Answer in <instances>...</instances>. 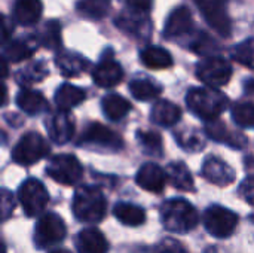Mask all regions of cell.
<instances>
[{"mask_svg": "<svg viewBox=\"0 0 254 253\" xmlns=\"http://www.w3.org/2000/svg\"><path fill=\"white\" fill-rule=\"evenodd\" d=\"M46 130L54 143L65 145L74 134V118L68 112L60 110L48 119Z\"/></svg>", "mask_w": 254, "mask_h": 253, "instance_id": "13", "label": "cell"}, {"mask_svg": "<svg viewBox=\"0 0 254 253\" xmlns=\"http://www.w3.org/2000/svg\"><path fill=\"white\" fill-rule=\"evenodd\" d=\"M113 213L116 219L127 227H140L146 222V212L140 206L129 203H119L115 206Z\"/></svg>", "mask_w": 254, "mask_h": 253, "instance_id": "28", "label": "cell"}, {"mask_svg": "<svg viewBox=\"0 0 254 253\" xmlns=\"http://www.w3.org/2000/svg\"><path fill=\"white\" fill-rule=\"evenodd\" d=\"M76 249L79 253H107L109 243L100 230L85 228L76 237Z\"/></svg>", "mask_w": 254, "mask_h": 253, "instance_id": "18", "label": "cell"}, {"mask_svg": "<svg viewBox=\"0 0 254 253\" xmlns=\"http://www.w3.org/2000/svg\"><path fill=\"white\" fill-rule=\"evenodd\" d=\"M238 215L222 206H211L204 213V227L205 230L217 239L231 237L238 227Z\"/></svg>", "mask_w": 254, "mask_h": 253, "instance_id": "7", "label": "cell"}, {"mask_svg": "<svg viewBox=\"0 0 254 253\" xmlns=\"http://www.w3.org/2000/svg\"><path fill=\"white\" fill-rule=\"evenodd\" d=\"M77 146H94L97 149L118 152L124 148V140L113 130L107 128L103 124L92 122L89 124L77 140Z\"/></svg>", "mask_w": 254, "mask_h": 253, "instance_id": "6", "label": "cell"}, {"mask_svg": "<svg viewBox=\"0 0 254 253\" xmlns=\"http://www.w3.org/2000/svg\"><path fill=\"white\" fill-rule=\"evenodd\" d=\"M18 107L28 115H40L49 109V104L42 92L33 89H21L16 95Z\"/></svg>", "mask_w": 254, "mask_h": 253, "instance_id": "24", "label": "cell"}, {"mask_svg": "<svg viewBox=\"0 0 254 253\" xmlns=\"http://www.w3.org/2000/svg\"><path fill=\"white\" fill-rule=\"evenodd\" d=\"M232 57L240 64L254 70V37L237 45L232 51Z\"/></svg>", "mask_w": 254, "mask_h": 253, "instance_id": "38", "label": "cell"}, {"mask_svg": "<svg viewBox=\"0 0 254 253\" xmlns=\"http://www.w3.org/2000/svg\"><path fill=\"white\" fill-rule=\"evenodd\" d=\"M101 107L106 118L110 121H121L129 113L131 103L119 94H107L101 100Z\"/></svg>", "mask_w": 254, "mask_h": 253, "instance_id": "27", "label": "cell"}, {"mask_svg": "<svg viewBox=\"0 0 254 253\" xmlns=\"http://www.w3.org/2000/svg\"><path fill=\"white\" fill-rule=\"evenodd\" d=\"M115 22L125 33H129L138 37L147 36L150 30V21H149L147 13H138L129 9H127L122 15H119Z\"/></svg>", "mask_w": 254, "mask_h": 253, "instance_id": "19", "label": "cell"}, {"mask_svg": "<svg viewBox=\"0 0 254 253\" xmlns=\"http://www.w3.org/2000/svg\"><path fill=\"white\" fill-rule=\"evenodd\" d=\"M188 107L198 116L208 121H214L229 106V98L216 88H192L186 97Z\"/></svg>", "mask_w": 254, "mask_h": 253, "instance_id": "2", "label": "cell"}, {"mask_svg": "<svg viewBox=\"0 0 254 253\" xmlns=\"http://www.w3.org/2000/svg\"><path fill=\"white\" fill-rule=\"evenodd\" d=\"M57 67L61 70L64 76H79L89 67V61L83 58L82 55L70 51H63L55 57Z\"/></svg>", "mask_w": 254, "mask_h": 253, "instance_id": "22", "label": "cell"}, {"mask_svg": "<svg viewBox=\"0 0 254 253\" xmlns=\"http://www.w3.org/2000/svg\"><path fill=\"white\" fill-rule=\"evenodd\" d=\"M205 133L210 139L220 142V143H226L235 149H243L247 145V137L244 134L231 131L223 122H220L217 119L208 121L205 124Z\"/></svg>", "mask_w": 254, "mask_h": 253, "instance_id": "17", "label": "cell"}, {"mask_svg": "<svg viewBox=\"0 0 254 253\" xmlns=\"http://www.w3.org/2000/svg\"><path fill=\"white\" fill-rule=\"evenodd\" d=\"M1 28H3V39L1 40H3V45H4V43L9 42V37H10V34L13 31V25L9 24V21H7L6 16L1 18Z\"/></svg>", "mask_w": 254, "mask_h": 253, "instance_id": "43", "label": "cell"}, {"mask_svg": "<svg viewBox=\"0 0 254 253\" xmlns=\"http://www.w3.org/2000/svg\"><path fill=\"white\" fill-rule=\"evenodd\" d=\"M48 73H49V70L45 66V63L43 61H36V63H31L27 67L21 69L16 73V81L21 85H31V84L43 81L48 76Z\"/></svg>", "mask_w": 254, "mask_h": 253, "instance_id": "32", "label": "cell"}, {"mask_svg": "<svg viewBox=\"0 0 254 253\" xmlns=\"http://www.w3.org/2000/svg\"><path fill=\"white\" fill-rule=\"evenodd\" d=\"M232 67L222 57H208L196 66V78L210 88H219L231 81Z\"/></svg>", "mask_w": 254, "mask_h": 253, "instance_id": "10", "label": "cell"}, {"mask_svg": "<svg viewBox=\"0 0 254 253\" xmlns=\"http://www.w3.org/2000/svg\"><path fill=\"white\" fill-rule=\"evenodd\" d=\"M51 152L46 140L34 131L25 133L12 151V158L19 166H33Z\"/></svg>", "mask_w": 254, "mask_h": 253, "instance_id": "4", "label": "cell"}, {"mask_svg": "<svg viewBox=\"0 0 254 253\" xmlns=\"http://www.w3.org/2000/svg\"><path fill=\"white\" fill-rule=\"evenodd\" d=\"M86 98V92L79 88L74 86L71 84H63L57 92H55V103L60 107V110L68 112L70 109L79 106L82 101H85Z\"/></svg>", "mask_w": 254, "mask_h": 253, "instance_id": "25", "label": "cell"}, {"mask_svg": "<svg viewBox=\"0 0 254 253\" xmlns=\"http://www.w3.org/2000/svg\"><path fill=\"white\" fill-rule=\"evenodd\" d=\"M67 234L64 221L57 213H45L36 224L34 245L37 249H48L64 240Z\"/></svg>", "mask_w": 254, "mask_h": 253, "instance_id": "8", "label": "cell"}, {"mask_svg": "<svg viewBox=\"0 0 254 253\" xmlns=\"http://www.w3.org/2000/svg\"><path fill=\"white\" fill-rule=\"evenodd\" d=\"M94 82L101 88H113L124 79V69L112 57H103L92 72Z\"/></svg>", "mask_w": 254, "mask_h": 253, "instance_id": "15", "label": "cell"}, {"mask_svg": "<svg viewBox=\"0 0 254 253\" xmlns=\"http://www.w3.org/2000/svg\"><path fill=\"white\" fill-rule=\"evenodd\" d=\"M190 49L193 52H196L199 55H205L208 58V57H216L214 54L220 49V46L207 33H198L196 37L190 43Z\"/></svg>", "mask_w": 254, "mask_h": 253, "instance_id": "36", "label": "cell"}, {"mask_svg": "<svg viewBox=\"0 0 254 253\" xmlns=\"http://www.w3.org/2000/svg\"><path fill=\"white\" fill-rule=\"evenodd\" d=\"M127 6V9L138 13H149L153 0H122Z\"/></svg>", "mask_w": 254, "mask_h": 253, "instance_id": "41", "label": "cell"}, {"mask_svg": "<svg viewBox=\"0 0 254 253\" xmlns=\"http://www.w3.org/2000/svg\"><path fill=\"white\" fill-rule=\"evenodd\" d=\"M238 194L246 203H249L250 206H254V174L243 180V183L240 185Z\"/></svg>", "mask_w": 254, "mask_h": 253, "instance_id": "40", "label": "cell"}, {"mask_svg": "<svg viewBox=\"0 0 254 253\" xmlns=\"http://www.w3.org/2000/svg\"><path fill=\"white\" fill-rule=\"evenodd\" d=\"M46 174L61 185H76L83 176V167L71 154H60L51 158L46 166Z\"/></svg>", "mask_w": 254, "mask_h": 253, "instance_id": "5", "label": "cell"}, {"mask_svg": "<svg viewBox=\"0 0 254 253\" xmlns=\"http://www.w3.org/2000/svg\"><path fill=\"white\" fill-rule=\"evenodd\" d=\"M234 121L244 128H254V103L244 101L238 103L232 109Z\"/></svg>", "mask_w": 254, "mask_h": 253, "instance_id": "37", "label": "cell"}, {"mask_svg": "<svg viewBox=\"0 0 254 253\" xmlns=\"http://www.w3.org/2000/svg\"><path fill=\"white\" fill-rule=\"evenodd\" d=\"M129 92L132 94V97L135 100L149 101V100H153L161 95L162 86L147 78H138L129 84Z\"/></svg>", "mask_w": 254, "mask_h": 253, "instance_id": "29", "label": "cell"}, {"mask_svg": "<svg viewBox=\"0 0 254 253\" xmlns=\"http://www.w3.org/2000/svg\"><path fill=\"white\" fill-rule=\"evenodd\" d=\"M18 200L25 215L28 218H36L43 213L49 201V194L40 180L27 179L18 189Z\"/></svg>", "mask_w": 254, "mask_h": 253, "instance_id": "9", "label": "cell"}, {"mask_svg": "<svg viewBox=\"0 0 254 253\" xmlns=\"http://www.w3.org/2000/svg\"><path fill=\"white\" fill-rule=\"evenodd\" d=\"M1 203H3V206H1L3 219H7L10 212H13V209H15V203H13V198L9 194V191H6V189L1 191Z\"/></svg>", "mask_w": 254, "mask_h": 253, "instance_id": "42", "label": "cell"}, {"mask_svg": "<svg viewBox=\"0 0 254 253\" xmlns=\"http://www.w3.org/2000/svg\"><path fill=\"white\" fill-rule=\"evenodd\" d=\"M40 42L49 49L61 48V24L55 19L48 21L42 30Z\"/></svg>", "mask_w": 254, "mask_h": 253, "instance_id": "35", "label": "cell"}, {"mask_svg": "<svg viewBox=\"0 0 254 253\" xmlns=\"http://www.w3.org/2000/svg\"><path fill=\"white\" fill-rule=\"evenodd\" d=\"M195 3L201 15L205 18V21L213 30H216L223 37L231 36L232 24L220 0H195Z\"/></svg>", "mask_w": 254, "mask_h": 253, "instance_id": "11", "label": "cell"}, {"mask_svg": "<svg viewBox=\"0 0 254 253\" xmlns=\"http://www.w3.org/2000/svg\"><path fill=\"white\" fill-rule=\"evenodd\" d=\"M51 253H71V252H68L67 249H57V251H54V252H51Z\"/></svg>", "mask_w": 254, "mask_h": 253, "instance_id": "44", "label": "cell"}, {"mask_svg": "<svg viewBox=\"0 0 254 253\" xmlns=\"http://www.w3.org/2000/svg\"><path fill=\"white\" fill-rule=\"evenodd\" d=\"M150 118L155 124H158L161 127H171L180 121L182 109L168 100H159L152 107Z\"/></svg>", "mask_w": 254, "mask_h": 253, "instance_id": "23", "label": "cell"}, {"mask_svg": "<svg viewBox=\"0 0 254 253\" xmlns=\"http://www.w3.org/2000/svg\"><path fill=\"white\" fill-rule=\"evenodd\" d=\"M43 12L40 0H15L13 1V18L22 25L36 24Z\"/></svg>", "mask_w": 254, "mask_h": 253, "instance_id": "21", "label": "cell"}, {"mask_svg": "<svg viewBox=\"0 0 254 253\" xmlns=\"http://www.w3.org/2000/svg\"><path fill=\"white\" fill-rule=\"evenodd\" d=\"M177 143L188 152H199L204 149V140L195 130H180L176 133Z\"/></svg>", "mask_w": 254, "mask_h": 253, "instance_id": "34", "label": "cell"}, {"mask_svg": "<svg viewBox=\"0 0 254 253\" xmlns=\"http://www.w3.org/2000/svg\"><path fill=\"white\" fill-rule=\"evenodd\" d=\"M201 176L210 183H214L217 186L231 185L237 179L235 170L229 164H226L223 160H220L219 157H213V155L205 158V161L202 163Z\"/></svg>", "mask_w": 254, "mask_h": 253, "instance_id": "12", "label": "cell"}, {"mask_svg": "<svg viewBox=\"0 0 254 253\" xmlns=\"http://www.w3.org/2000/svg\"><path fill=\"white\" fill-rule=\"evenodd\" d=\"M112 0H79L77 12L89 19H101L109 13Z\"/></svg>", "mask_w": 254, "mask_h": 253, "instance_id": "31", "label": "cell"}, {"mask_svg": "<svg viewBox=\"0 0 254 253\" xmlns=\"http://www.w3.org/2000/svg\"><path fill=\"white\" fill-rule=\"evenodd\" d=\"M106 197L97 186H80L73 198V213L79 222L98 224L106 215Z\"/></svg>", "mask_w": 254, "mask_h": 253, "instance_id": "3", "label": "cell"}, {"mask_svg": "<svg viewBox=\"0 0 254 253\" xmlns=\"http://www.w3.org/2000/svg\"><path fill=\"white\" fill-rule=\"evenodd\" d=\"M155 253H189L188 249L174 239H164L155 249Z\"/></svg>", "mask_w": 254, "mask_h": 253, "instance_id": "39", "label": "cell"}, {"mask_svg": "<svg viewBox=\"0 0 254 253\" xmlns=\"http://www.w3.org/2000/svg\"><path fill=\"white\" fill-rule=\"evenodd\" d=\"M220 1H223V0H220Z\"/></svg>", "mask_w": 254, "mask_h": 253, "instance_id": "45", "label": "cell"}, {"mask_svg": "<svg viewBox=\"0 0 254 253\" xmlns=\"http://www.w3.org/2000/svg\"><path fill=\"white\" fill-rule=\"evenodd\" d=\"M192 28H193L192 12L186 6H177L176 9L171 10V13L167 18L164 34L168 39H177L190 33Z\"/></svg>", "mask_w": 254, "mask_h": 253, "instance_id": "14", "label": "cell"}, {"mask_svg": "<svg viewBox=\"0 0 254 253\" xmlns=\"http://www.w3.org/2000/svg\"><path fill=\"white\" fill-rule=\"evenodd\" d=\"M161 222L171 233L186 234L196 228L199 216L188 200L171 198L161 206Z\"/></svg>", "mask_w": 254, "mask_h": 253, "instance_id": "1", "label": "cell"}, {"mask_svg": "<svg viewBox=\"0 0 254 253\" xmlns=\"http://www.w3.org/2000/svg\"><path fill=\"white\" fill-rule=\"evenodd\" d=\"M135 182L140 188H143L149 192H153V194H159L165 188L167 174L158 164L146 163L137 171Z\"/></svg>", "mask_w": 254, "mask_h": 253, "instance_id": "16", "label": "cell"}, {"mask_svg": "<svg viewBox=\"0 0 254 253\" xmlns=\"http://www.w3.org/2000/svg\"><path fill=\"white\" fill-rule=\"evenodd\" d=\"M137 140L146 154L156 155V157L162 155V137L159 133L152 130H138Z\"/></svg>", "mask_w": 254, "mask_h": 253, "instance_id": "33", "label": "cell"}, {"mask_svg": "<svg viewBox=\"0 0 254 253\" xmlns=\"http://www.w3.org/2000/svg\"><path fill=\"white\" fill-rule=\"evenodd\" d=\"M167 179L176 189H180V191H193L195 189L192 173L189 171L188 166L182 161H174V163L168 164Z\"/></svg>", "mask_w": 254, "mask_h": 253, "instance_id": "26", "label": "cell"}, {"mask_svg": "<svg viewBox=\"0 0 254 253\" xmlns=\"http://www.w3.org/2000/svg\"><path fill=\"white\" fill-rule=\"evenodd\" d=\"M37 49V40L34 39H16L3 45V60L10 63H19L33 55Z\"/></svg>", "mask_w": 254, "mask_h": 253, "instance_id": "20", "label": "cell"}, {"mask_svg": "<svg viewBox=\"0 0 254 253\" xmlns=\"http://www.w3.org/2000/svg\"><path fill=\"white\" fill-rule=\"evenodd\" d=\"M141 61L149 69H167L173 66L171 54L161 46H147L143 49Z\"/></svg>", "mask_w": 254, "mask_h": 253, "instance_id": "30", "label": "cell"}]
</instances>
